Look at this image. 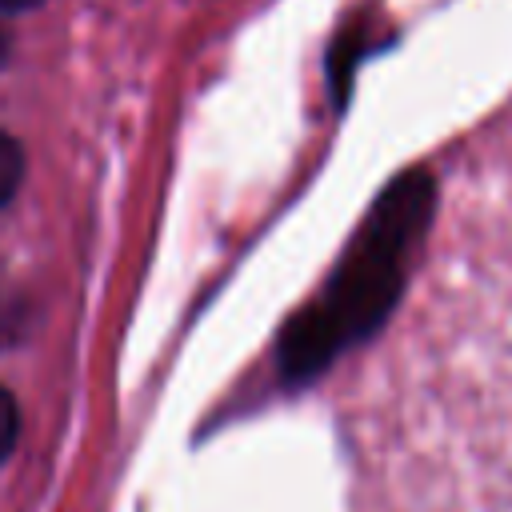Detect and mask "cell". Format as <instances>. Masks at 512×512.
I'll return each instance as SVG.
<instances>
[{"mask_svg": "<svg viewBox=\"0 0 512 512\" xmlns=\"http://www.w3.org/2000/svg\"><path fill=\"white\" fill-rule=\"evenodd\" d=\"M432 212L436 180L424 168H408L380 188L328 272L324 292L276 336V372L284 384L300 388L316 380L340 352L368 340L388 320L428 236Z\"/></svg>", "mask_w": 512, "mask_h": 512, "instance_id": "6da1fadb", "label": "cell"}, {"mask_svg": "<svg viewBox=\"0 0 512 512\" xmlns=\"http://www.w3.org/2000/svg\"><path fill=\"white\" fill-rule=\"evenodd\" d=\"M24 144L8 132H0V208L16 196V188L24 184Z\"/></svg>", "mask_w": 512, "mask_h": 512, "instance_id": "7a4b0ae2", "label": "cell"}, {"mask_svg": "<svg viewBox=\"0 0 512 512\" xmlns=\"http://www.w3.org/2000/svg\"><path fill=\"white\" fill-rule=\"evenodd\" d=\"M16 440H20V404H16V396L0 384V464L12 456Z\"/></svg>", "mask_w": 512, "mask_h": 512, "instance_id": "3957f363", "label": "cell"}, {"mask_svg": "<svg viewBox=\"0 0 512 512\" xmlns=\"http://www.w3.org/2000/svg\"><path fill=\"white\" fill-rule=\"evenodd\" d=\"M40 0H0V12H24V8H36Z\"/></svg>", "mask_w": 512, "mask_h": 512, "instance_id": "277c9868", "label": "cell"}, {"mask_svg": "<svg viewBox=\"0 0 512 512\" xmlns=\"http://www.w3.org/2000/svg\"><path fill=\"white\" fill-rule=\"evenodd\" d=\"M4 60H8V36L0 32V68H4Z\"/></svg>", "mask_w": 512, "mask_h": 512, "instance_id": "5b68a950", "label": "cell"}]
</instances>
